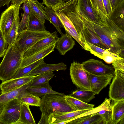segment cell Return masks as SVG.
Masks as SVG:
<instances>
[{
  "instance_id": "obj_21",
  "label": "cell",
  "mask_w": 124,
  "mask_h": 124,
  "mask_svg": "<svg viewBox=\"0 0 124 124\" xmlns=\"http://www.w3.org/2000/svg\"><path fill=\"white\" fill-rule=\"evenodd\" d=\"M111 104L112 124H118L124 118V100H112Z\"/></svg>"
},
{
  "instance_id": "obj_13",
  "label": "cell",
  "mask_w": 124,
  "mask_h": 124,
  "mask_svg": "<svg viewBox=\"0 0 124 124\" xmlns=\"http://www.w3.org/2000/svg\"><path fill=\"white\" fill-rule=\"evenodd\" d=\"M17 7L12 4L1 14L0 18V29L4 37L7 34L12 24Z\"/></svg>"
},
{
  "instance_id": "obj_36",
  "label": "cell",
  "mask_w": 124,
  "mask_h": 124,
  "mask_svg": "<svg viewBox=\"0 0 124 124\" xmlns=\"http://www.w3.org/2000/svg\"><path fill=\"white\" fill-rule=\"evenodd\" d=\"M27 30L36 31L46 30L44 23L33 15L30 17Z\"/></svg>"
},
{
  "instance_id": "obj_33",
  "label": "cell",
  "mask_w": 124,
  "mask_h": 124,
  "mask_svg": "<svg viewBox=\"0 0 124 124\" xmlns=\"http://www.w3.org/2000/svg\"><path fill=\"white\" fill-rule=\"evenodd\" d=\"M44 62V58H43L24 67L20 68L16 72L13 78L28 76L33 69Z\"/></svg>"
},
{
  "instance_id": "obj_40",
  "label": "cell",
  "mask_w": 124,
  "mask_h": 124,
  "mask_svg": "<svg viewBox=\"0 0 124 124\" xmlns=\"http://www.w3.org/2000/svg\"><path fill=\"white\" fill-rule=\"evenodd\" d=\"M113 67L115 70L119 69L124 71V59L121 58L115 60L112 63Z\"/></svg>"
},
{
  "instance_id": "obj_6",
  "label": "cell",
  "mask_w": 124,
  "mask_h": 124,
  "mask_svg": "<svg viewBox=\"0 0 124 124\" xmlns=\"http://www.w3.org/2000/svg\"><path fill=\"white\" fill-rule=\"evenodd\" d=\"M70 75L73 84L80 89L91 90L87 72L82 64L73 61L70 67Z\"/></svg>"
},
{
  "instance_id": "obj_32",
  "label": "cell",
  "mask_w": 124,
  "mask_h": 124,
  "mask_svg": "<svg viewBox=\"0 0 124 124\" xmlns=\"http://www.w3.org/2000/svg\"><path fill=\"white\" fill-rule=\"evenodd\" d=\"M95 13L101 20L107 23V15L102 0H90Z\"/></svg>"
},
{
  "instance_id": "obj_29",
  "label": "cell",
  "mask_w": 124,
  "mask_h": 124,
  "mask_svg": "<svg viewBox=\"0 0 124 124\" xmlns=\"http://www.w3.org/2000/svg\"><path fill=\"white\" fill-rule=\"evenodd\" d=\"M44 10L50 20L49 22L54 25L60 34L62 35L63 34L61 28H64V26L54 9L52 8L45 7Z\"/></svg>"
},
{
  "instance_id": "obj_26",
  "label": "cell",
  "mask_w": 124,
  "mask_h": 124,
  "mask_svg": "<svg viewBox=\"0 0 124 124\" xmlns=\"http://www.w3.org/2000/svg\"><path fill=\"white\" fill-rule=\"evenodd\" d=\"M29 106L21 103L20 117L14 124H36Z\"/></svg>"
},
{
  "instance_id": "obj_44",
  "label": "cell",
  "mask_w": 124,
  "mask_h": 124,
  "mask_svg": "<svg viewBox=\"0 0 124 124\" xmlns=\"http://www.w3.org/2000/svg\"><path fill=\"white\" fill-rule=\"evenodd\" d=\"M111 6L113 10L121 2L124 0H111Z\"/></svg>"
},
{
  "instance_id": "obj_18",
  "label": "cell",
  "mask_w": 124,
  "mask_h": 124,
  "mask_svg": "<svg viewBox=\"0 0 124 124\" xmlns=\"http://www.w3.org/2000/svg\"><path fill=\"white\" fill-rule=\"evenodd\" d=\"M59 38L55 43V48L57 49L59 53L64 55L68 51L71 49L75 45V41L72 37L67 32Z\"/></svg>"
},
{
  "instance_id": "obj_15",
  "label": "cell",
  "mask_w": 124,
  "mask_h": 124,
  "mask_svg": "<svg viewBox=\"0 0 124 124\" xmlns=\"http://www.w3.org/2000/svg\"><path fill=\"white\" fill-rule=\"evenodd\" d=\"M32 81L16 89L3 93L0 95V115L4 106L6 103L15 98H20L28 92L27 89L30 86Z\"/></svg>"
},
{
  "instance_id": "obj_16",
  "label": "cell",
  "mask_w": 124,
  "mask_h": 124,
  "mask_svg": "<svg viewBox=\"0 0 124 124\" xmlns=\"http://www.w3.org/2000/svg\"><path fill=\"white\" fill-rule=\"evenodd\" d=\"M92 108L65 113L51 114L49 116L48 118V124H58L60 123L70 120Z\"/></svg>"
},
{
  "instance_id": "obj_20",
  "label": "cell",
  "mask_w": 124,
  "mask_h": 124,
  "mask_svg": "<svg viewBox=\"0 0 124 124\" xmlns=\"http://www.w3.org/2000/svg\"><path fill=\"white\" fill-rule=\"evenodd\" d=\"M20 7H17L16 11L14 20L7 34L5 37V40L8 45L15 42L18 35L20 18L19 11Z\"/></svg>"
},
{
  "instance_id": "obj_12",
  "label": "cell",
  "mask_w": 124,
  "mask_h": 124,
  "mask_svg": "<svg viewBox=\"0 0 124 124\" xmlns=\"http://www.w3.org/2000/svg\"><path fill=\"white\" fill-rule=\"evenodd\" d=\"M57 33L55 31L49 36L38 41L31 47L24 51L23 59L43 49L51 44L55 43L58 40Z\"/></svg>"
},
{
  "instance_id": "obj_43",
  "label": "cell",
  "mask_w": 124,
  "mask_h": 124,
  "mask_svg": "<svg viewBox=\"0 0 124 124\" xmlns=\"http://www.w3.org/2000/svg\"><path fill=\"white\" fill-rule=\"evenodd\" d=\"M27 0H12V4L18 7H20L21 5Z\"/></svg>"
},
{
  "instance_id": "obj_5",
  "label": "cell",
  "mask_w": 124,
  "mask_h": 124,
  "mask_svg": "<svg viewBox=\"0 0 124 124\" xmlns=\"http://www.w3.org/2000/svg\"><path fill=\"white\" fill-rule=\"evenodd\" d=\"M21 104L18 98L14 99L6 103L0 115V124H14L19 118Z\"/></svg>"
},
{
  "instance_id": "obj_47",
  "label": "cell",
  "mask_w": 124,
  "mask_h": 124,
  "mask_svg": "<svg viewBox=\"0 0 124 124\" xmlns=\"http://www.w3.org/2000/svg\"><path fill=\"white\" fill-rule=\"evenodd\" d=\"M2 94V90L0 86V95Z\"/></svg>"
},
{
  "instance_id": "obj_48",
  "label": "cell",
  "mask_w": 124,
  "mask_h": 124,
  "mask_svg": "<svg viewBox=\"0 0 124 124\" xmlns=\"http://www.w3.org/2000/svg\"><path fill=\"white\" fill-rule=\"evenodd\" d=\"M70 0H62L61 3L65 2L66 1H69Z\"/></svg>"
},
{
  "instance_id": "obj_31",
  "label": "cell",
  "mask_w": 124,
  "mask_h": 124,
  "mask_svg": "<svg viewBox=\"0 0 124 124\" xmlns=\"http://www.w3.org/2000/svg\"><path fill=\"white\" fill-rule=\"evenodd\" d=\"M78 0H70L60 3L54 9L55 12L65 14L74 11L76 8Z\"/></svg>"
},
{
  "instance_id": "obj_19",
  "label": "cell",
  "mask_w": 124,
  "mask_h": 124,
  "mask_svg": "<svg viewBox=\"0 0 124 124\" xmlns=\"http://www.w3.org/2000/svg\"><path fill=\"white\" fill-rule=\"evenodd\" d=\"M67 68V65L62 62L54 64H48L44 62L33 69L28 76H35L54 71H64Z\"/></svg>"
},
{
  "instance_id": "obj_22",
  "label": "cell",
  "mask_w": 124,
  "mask_h": 124,
  "mask_svg": "<svg viewBox=\"0 0 124 124\" xmlns=\"http://www.w3.org/2000/svg\"><path fill=\"white\" fill-rule=\"evenodd\" d=\"M103 118L97 113L93 114L74 118L61 122V124H98Z\"/></svg>"
},
{
  "instance_id": "obj_38",
  "label": "cell",
  "mask_w": 124,
  "mask_h": 124,
  "mask_svg": "<svg viewBox=\"0 0 124 124\" xmlns=\"http://www.w3.org/2000/svg\"><path fill=\"white\" fill-rule=\"evenodd\" d=\"M97 113L100 115L108 124H112L111 107L101 109Z\"/></svg>"
},
{
  "instance_id": "obj_25",
  "label": "cell",
  "mask_w": 124,
  "mask_h": 124,
  "mask_svg": "<svg viewBox=\"0 0 124 124\" xmlns=\"http://www.w3.org/2000/svg\"><path fill=\"white\" fill-rule=\"evenodd\" d=\"M27 91L29 93L39 97H41L45 94L49 93L65 95L63 93H60L53 90L49 83L35 86H30L27 88Z\"/></svg>"
},
{
  "instance_id": "obj_2",
  "label": "cell",
  "mask_w": 124,
  "mask_h": 124,
  "mask_svg": "<svg viewBox=\"0 0 124 124\" xmlns=\"http://www.w3.org/2000/svg\"><path fill=\"white\" fill-rule=\"evenodd\" d=\"M23 53L17 48L15 42L8 45L0 64V80L2 82L13 78L20 67Z\"/></svg>"
},
{
  "instance_id": "obj_45",
  "label": "cell",
  "mask_w": 124,
  "mask_h": 124,
  "mask_svg": "<svg viewBox=\"0 0 124 124\" xmlns=\"http://www.w3.org/2000/svg\"><path fill=\"white\" fill-rule=\"evenodd\" d=\"M12 0H0V8L5 5L8 7L9 4Z\"/></svg>"
},
{
  "instance_id": "obj_11",
  "label": "cell",
  "mask_w": 124,
  "mask_h": 124,
  "mask_svg": "<svg viewBox=\"0 0 124 124\" xmlns=\"http://www.w3.org/2000/svg\"><path fill=\"white\" fill-rule=\"evenodd\" d=\"M80 18L83 23V31L87 42L102 48L108 49L107 46L93 30L90 21L82 16H80Z\"/></svg>"
},
{
  "instance_id": "obj_34",
  "label": "cell",
  "mask_w": 124,
  "mask_h": 124,
  "mask_svg": "<svg viewBox=\"0 0 124 124\" xmlns=\"http://www.w3.org/2000/svg\"><path fill=\"white\" fill-rule=\"evenodd\" d=\"M19 99L21 103L29 106L39 107L40 105L41 99L39 97L28 92Z\"/></svg>"
},
{
  "instance_id": "obj_23",
  "label": "cell",
  "mask_w": 124,
  "mask_h": 124,
  "mask_svg": "<svg viewBox=\"0 0 124 124\" xmlns=\"http://www.w3.org/2000/svg\"><path fill=\"white\" fill-rule=\"evenodd\" d=\"M124 1L121 2L113 10L109 18L118 27L124 31Z\"/></svg>"
},
{
  "instance_id": "obj_9",
  "label": "cell",
  "mask_w": 124,
  "mask_h": 124,
  "mask_svg": "<svg viewBox=\"0 0 124 124\" xmlns=\"http://www.w3.org/2000/svg\"><path fill=\"white\" fill-rule=\"evenodd\" d=\"M77 8L80 14L87 19L104 27L106 26L95 12L90 0H78Z\"/></svg>"
},
{
  "instance_id": "obj_24",
  "label": "cell",
  "mask_w": 124,
  "mask_h": 124,
  "mask_svg": "<svg viewBox=\"0 0 124 124\" xmlns=\"http://www.w3.org/2000/svg\"><path fill=\"white\" fill-rule=\"evenodd\" d=\"M26 1L33 15L44 24L46 20L50 21L44 10L45 7L42 3L41 4H38L31 0H27Z\"/></svg>"
},
{
  "instance_id": "obj_27",
  "label": "cell",
  "mask_w": 124,
  "mask_h": 124,
  "mask_svg": "<svg viewBox=\"0 0 124 124\" xmlns=\"http://www.w3.org/2000/svg\"><path fill=\"white\" fill-rule=\"evenodd\" d=\"M68 104L76 111L93 108L94 105L84 102L70 95H64Z\"/></svg>"
},
{
  "instance_id": "obj_46",
  "label": "cell",
  "mask_w": 124,
  "mask_h": 124,
  "mask_svg": "<svg viewBox=\"0 0 124 124\" xmlns=\"http://www.w3.org/2000/svg\"><path fill=\"white\" fill-rule=\"evenodd\" d=\"M33 2L36 3L37 4H41L42 3H41L38 1V0H31Z\"/></svg>"
},
{
  "instance_id": "obj_30",
  "label": "cell",
  "mask_w": 124,
  "mask_h": 124,
  "mask_svg": "<svg viewBox=\"0 0 124 124\" xmlns=\"http://www.w3.org/2000/svg\"><path fill=\"white\" fill-rule=\"evenodd\" d=\"M21 8L24 12L21 14V16L22 17L19 23L18 34L23 31L27 30L30 17L33 15L27 4H23Z\"/></svg>"
},
{
  "instance_id": "obj_3",
  "label": "cell",
  "mask_w": 124,
  "mask_h": 124,
  "mask_svg": "<svg viewBox=\"0 0 124 124\" xmlns=\"http://www.w3.org/2000/svg\"><path fill=\"white\" fill-rule=\"evenodd\" d=\"M90 22L93 30L108 50L117 56L124 58V45L104 27Z\"/></svg>"
},
{
  "instance_id": "obj_14",
  "label": "cell",
  "mask_w": 124,
  "mask_h": 124,
  "mask_svg": "<svg viewBox=\"0 0 124 124\" xmlns=\"http://www.w3.org/2000/svg\"><path fill=\"white\" fill-rule=\"evenodd\" d=\"M38 75L13 78L2 82L0 85L2 93L15 90L32 81Z\"/></svg>"
},
{
  "instance_id": "obj_49",
  "label": "cell",
  "mask_w": 124,
  "mask_h": 124,
  "mask_svg": "<svg viewBox=\"0 0 124 124\" xmlns=\"http://www.w3.org/2000/svg\"><path fill=\"white\" fill-rule=\"evenodd\" d=\"M62 0H59L61 3H62Z\"/></svg>"
},
{
  "instance_id": "obj_4",
  "label": "cell",
  "mask_w": 124,
  "mask_h": 124,
  "mask_svg": "<svg viewBox=\"0 0 124 124\" xmlns=\"http://www.w3.org/2000/svg\"><path fill=\"white\" fill-rule=\"evenodd\" d=\"M51 33L46 30L36 31L26 30L18 35L15 43L18 49L23 52L39 40L49 36Z\"/></svg>"
},
{
  "instance_id": "obj_37",
  "label": "cell",
  "mask_w": 124,
  "mask_h": 124,
  "mask_svg": "<svg viewBox=\"0 0 124 124\" xmlns=\"http://www.w3.org/2000/svg\"><path fill=\"white\" fill-rule=\"evenodd\" d=\"M87 42L90 48V53L102 59L105 56L113 53L110 52L108 49L100 47Z\"/></svg>"
},
{
  "instance_id": "obj_42",
  "label": "cell",
  "mask_w": 124,
  "mask_h": 124,
  "mask_svg": "<svg viewBox=\"0 0 124 124\" xmlns=\"http://www.w3.org/2000/svg\"><path fill=\"white\" fill-rule=\"evenodd\" d=\"M103 4L107 15L109 18L112 12L111 0H102Z\"/></svg>"
},
{
  "instance_id": "obj_39",
  "label": "cell",
  "mask_w": 124,
  "mask_h": 124,
  "mask_svg": "<svg viewBox=\"0 0 124 124\" xmlns=\"http://www.w3.org/2000/svg\"><path fill=\"white\" fill-rule=\"evenodd\" d=\"M8 45L0 29V57H3L8 48Z\"/></svg>"
},
{
  "instance_id": "obj_7",
  "label": "cell",
  "mask_w": 124,
  "mask_h": 124,
  "mask_svg": "<svg viewBox=\"0 0 124 124\" xmlns=\"http://www.w3.org/2000/svg\"><path fill=\"white\" fill-rule=\"evenodd\" d=\"M115 70V74L109 87V96L112 100H124V71Z\"/></svg>"
},
{
  "instance_id": "obj_1",
  "label": "cell",
  "mask_w": 124,
  "mask_h": 124,
  "mask_svg": "<svg viewBox=\"0 0 124 124\" xmlns=\"http://www.w3.org/2000/svg\"><path fill=\"white\" fill-rule=\"evenodd\" d=\"M64 96L58 94L49 93L41 97L39 107L41 114L38 124H48V118L51 114L76 111L68 104Z\"/></svg>"
},
{
  "instance_id": "obj_8",
  "label": "cell",
  "mask_w": 124,
  "mask_h": 124,
  "mask_svg": "<svg viewBox=\"0 0 124 124\" xmlns=\"http://www.w3.org/2000/svg\"><path fill=\"white\" fill-rule=\"evenodd\" d=\"M81 64L85 70L92 74L96 75H115V70L113 67L104 64L101 61L91 59Z\"/></svg>"
},
{
  "instance_id": "obj_17",
  "label": "cell",
  "mask_w": 124,
  "mask_h": 124,
  "mask_svg": "<svg viewBox=\"0 0 124 124\" xmlns=\"http://www.w3.org/2000/svg\"><path fill=\"white\" fill-rule=\"evenodd\" d=\"M55 43L51 44L29 56L23 59L20 68L24 67L42 58H44L54 51Z\"/></svg>"
},
{
  "instance_id": "obj_35",
  "label": "cell",
  "mask_w": 124,
  "mask_h": 124,
  "mask_svg": "<svg viewBox=\"0 0 124 124\" xmlns=\"http://www.w3.org/2000/svg\"><path fill=\"white\" fill-rule=\"evenodd\" d=\"M54 74V72H50L38 75L32 81L30 87L36 86L49 83Z\"/></svg>"
},
{
  "instance_id": "obj_10",
  "label": "cell",
  "mask_w": 124,
  "mask_h": 124,
  "mask_svg": "<svg viewBox=\"0 0 124 124\" xmlns=\"http://www.w3.org/2000/svg\"><path fill=\"white\" fill-rule=\"evenodd\" d=\"M89 80L91 90L96 94L109 84L114 76L112 74L96 75L87 72Z\"/></svg>"
},
{
  "instance_id": "obj_28",
  "label": "cell",
  "mask_w": 124,
  "mask_h": 124,
  "mask_svg": "<svg viewBox=\"0 0 124 124\" xmlns=\"http://www.w3.org/2000/svg\"><path fill=\"white\" fill-rule=\"evenodd\" d=\"M96 94L90 90L79 89L73 92L70 96L84 102L88 103L95 97Z\"/></svg>"
},
{
  "instance_id": "obj_41",
  "label": "cell",
  "mask_w": 124,
  "mask_h": 124,
  "mask_svg": "<svg viewBox=\"0 0 124 124\" xmlns=\"http://www.w3.org/2000/svg\"><path fill=\"white\" fill-rule=\"evenodd\" d=\"M42 4L53 9L61 3L59 0H42Z\"/></svg>"
}]
</instances>
